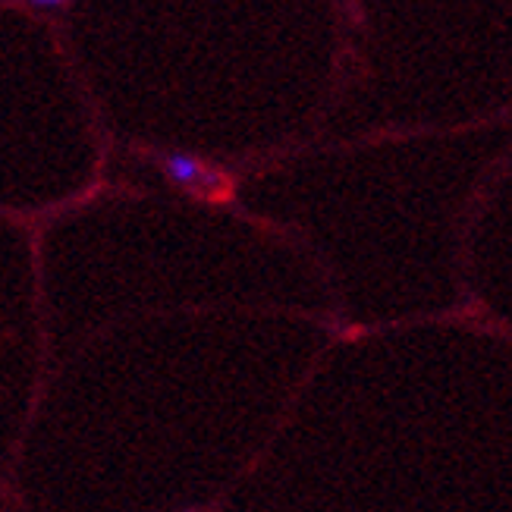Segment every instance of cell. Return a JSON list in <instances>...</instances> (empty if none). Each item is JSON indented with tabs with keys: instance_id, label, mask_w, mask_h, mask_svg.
Segmentation results:
<instances>
[{
	"instance_id": "obj_1",
	"label": "cell",
	"mask_w": 512,
	"mask_h": 512,
	"mask_svg": "<svg viewBox=\"0 0 512 512\" xmlns=\"http://www.w3.org/2000/svg\"><path fill=\"white\" fill-rule=\"evenodd\" d=\"M164 170L170 176V183L176 186H195V183H202V164H198L192 154H180V151H173L164 158Z\"/></svg>"
},
{
	"instance_id": "obj_2",
	"label": "cell",
	"mask_w": 512,
	"mask_h": 512,
	"mask_svg": "<svg viewBox=\"0 0 512 512\" xmlns=\"http://www.w3.org/2000/svg\"><path fill=\"white\" fill-rule=\"evenodd\" d=\"M32 7H38V10H57V7H63L66 0H29Z\"/></svg>"
}]
</instances>
